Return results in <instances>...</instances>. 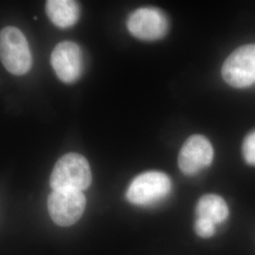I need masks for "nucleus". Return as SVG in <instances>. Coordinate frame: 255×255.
Listing matches in <instances>:
<instances>
[{"label":"nucleus","mask_w":255,"mask_h":255,"mask_svg":"<svg viewBox=\"0 0 255 255\" xmlns=\"http://www.w3.org/2000/svg\"><path fill=\"white\" fill-rule=\"evenodd\" d=\"M46 11L50 21L61 28L72 27L80 17V6L72 0H48Z\"/></svg>","instance_id":"1a4fd4ad"},{"label":"nucleus","mask_w":255,"mask_h":255,"mask_svg":"<svg viewBox=\"0 0 255 255\" xmlns=\"http://www.w3.org/2000/svg\"><path fill=\"white\" fill-rule=\"evenodd\" d=\"M215 224L209 220L197 218L195 223V231L201 238H209L215 234Z\"/></svg>","instance_id":"f8f14e48"},{"label":"nucleus","mask_w":255,"mask_h":255,"mask_svg":"<svg viewBox=\"0 0 255 255\" xmlns=\"http://www.w3.org/2000/svg\"><path fill=\"white\" fill-rule=\"evenodd\" d=\"M221 74L233 87L246 88L255 83V45L236 49L224 62Z\"/></svg>","instance_id":"20e7f679"},{"label":"nucleus","mask_w":255,"mask_h":255,"mask_svg":"<svg viewBox=\"0 0 255 255\" xmlns=\"http://www.w3.org/2000/svg\"><path fill=\"white\" fill-rule=\"evenodd\" d=\"M229 216L226 201L221 197L209 194L201 197L197 205V217L213 222L215 225L225 221Z\"/></svg>","instance_id":"9d476101"},{"label":"nucleus","mask_w":255,"mask_h":255,"mask_svg":"<svg viewBox=\"0 0 255 255\" xmlns=\"http://www.w3.org/2000/svg\"><path fill=\"white\" fill-rule=\"evenodd\" d=\"M214 159V148L209 140L203 135L189 137L181 148L178 164L182 173L195 175L209 166Z\"/></svg>","instance_id":"0eeeda50"},{"label":"nucleus","mask_w":255,"mask_h":255,"mask_svg":"<svg viewBox=\"0 0 255 255\" xmlns=\"http://www.w3.org/2000/svg\"><path fill=\"white\" fill-rule=\"evenodd\" d=\"M243 157L247 164L255 166V129L247 135L242 146Z\"/></svg>","instance_id":"9b49d317"},{"label":"nucleus","mask_w":255,"mask_h":255,"mask_svg":"<svg viewBox=\"0 0 255 255\" xmlns=\"http://www.w3.org/2000/svg\"><path fill=\"white\" fill-rule=\"evenodd\" d=\"M86 206V198L82 192L73 190L52 191L47 200L50 218L62 227L75 224L82 218Z\"/></svg>","instance_id":"39448f33"},{"label":"nucleus","mask_w":255,"mask_h":255,"mask_svg":"<svg viewBox=\"0 0 255 255\" xmlns=\"http://www.w3.org/2000/svg\"><path fill=\"white\" fill-rule=\"evenodd\" d=\"M171 191L170 178L163 172L147 171L133 179L126 197L131 204L146 206L164 199Z\"/></svg>","instance_id":"7ed1b4c3"},{"label":"nucleus","mask_w":255,"mask_h":255,"mask_svg":"<svg viewBox=\"0 0 255 255\" xmlns=\"http://www.w3.org/2000/svg\"><path fill=\"white\" fill-rule=\"evenodd\" d=\"M0 60L9 73L27 74L32 65V57L27 39L15 27H4L0 31Z\"/></svg>","instance_id":"f03ea898"},{"label":"nucleus","mask_w":255,"mask_h":255,"mask_svg":"<svg viewBox=\"0 0 255 255\" xmlns=\"http://www.w3.org/2000/svg\"><path fill=\"white\" fill-rule=\"evenodd\" d=\"M92 182L91 168L86 158L79 153L64 155L55 164L50 176L53 191L83 192Z\"/></svg>","instance_id":"f257e3e1"},{"label":"nucleus","mask_w":255,"mask_h":255,"mask_svg":"<svg viewBox=\"0 0 255 255\" xmlns=\"http://www.w3.org/2000/svg\"><path fill=\"white\" fill-rule=\"evenodd\" d=\"M127 27L132 36L144 41H155L165 35L168 29V22L161 10L154 8H141L129 15Z\"/></svg>","instance_id":"423d86ee"},{"label":"nucleus","mask_w":255,"mask_h":255,"mask_svg":"<svg viewBox=\"0 0 255 255\" xmlns=\"http://www.w3.org/2000/svg\"><path fill=\"white\" fill-rule=\"evenodd\" d=\"M51 64L58 78L64 83L77 82L82 73V53L80 46L64 41L55 46L51 54Z\"/></svg>","instance_id":"6e6552de"}]
</instances>
